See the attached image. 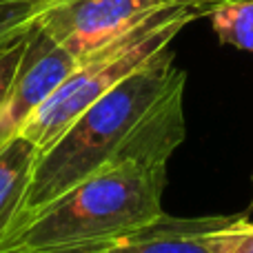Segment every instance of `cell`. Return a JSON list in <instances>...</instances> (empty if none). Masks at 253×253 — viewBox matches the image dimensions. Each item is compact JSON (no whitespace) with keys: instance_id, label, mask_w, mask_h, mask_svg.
I'll return each instance as SVG.
<instances>
[{"instance_id":"obj_2","label":"cell","mask_w":253,"mask_h":253,"mask_svg":"<svg viewBox=\"0 0 253 253\" xmlns=\"http://www.w3.org/2000/svg\"><path fill=\"white\" fill-rule=\"evenodd\" d=\"M165 160L105 165L13 227L0 253H76L129 236L165 215Z\"/></svg>"},{"instance_id":"obj_1","label":"cell","mask_w":253,"mask_h":253,"mask_svg":"<svg viewBox=\"0 0 253 253\" xmlns=\"http://www.w3.org/2000/svg\"><path fill=\"white\" fill-rule=\"evenodd\" d=\"M184 84L187 74L167 47L83 111L36 158L4 236L105 165L123 160L169 162L187 138Z\"/></svg>"},{"instance_id":"obj_12","label":"cell","mask_w":253,"mask_h":253,"mask_svg":"<svg viewBox=\"0 0 253 253\" xmlns=\"http://www.w3.org/2000/svg\"><path fill=\"white\" fill-rule=\"evenodd\" d=\"M227 253H253V222L242 215L240 224H238L236 238H233L231 247Z\"/></svg>"},{"instance_id":"obj_8","label":"cell","mask_w":253,"mask_h":253,"mask_svg":"<svg viewBox=\"0 0 253 253\" xmlns=\"http://www.w3.org/2000/svg\"><path fill=\"white\" fill-rule=\"evenodd\" d=\"M209 16L220 42L253 53V0L224 4Z\"/></svg>"},{"instance_id":"obj_11","label":"cell","mask_w":253,"mask_h":253,"mask_svg":"<svg viewBox=\"0 0 253 253\" xmlns=\"http://www.w3.org/2000/svg\"><path fill=\"white\" fill-rule=\"evenodd\" d=\"M162 4H178V7H187L191 11H196L198 16H209L211 11H215L218 7H224V4L231 2H249V0H160Z\"/></svg>"},{"instance_id":"obj_9","label":"cell","mask_w":253,"mask_h":253,"mask_svg":"<svg viewBox=\"0 0 253 253\" xmlns=\"http://www.w3.org/2000/svg\"><path fill=\"white\" fill-rule=\"evenodd\" d=\"M58 0H0V51L27 34Z\"/></svg>"},{"instance_id":"obj_10","label":"cell","mask_w":253,"mask_h":253,"mask_svg":"<svg viewBox=\"0 0 253 253\" xmlns=\"http://www.w3.org/2000/svg\"><path fill=\"white\" fill-rule=\"evenodd\" d=\"M27 36H29V31H27L22 38H18L16 42H11L9 47H4L2 51H0V102H2L4 93H7L9 84H11L13 74H16L18 65H20V58L27 47Z\"/></svg>"},{"instance_id":"obj_7","label":"cell","mask_w":253,"mask_h":253,"mask_svg":"<svg viewBox=\"0 0 253 253\" xmlns=\"http://www.w3.org/2000/svg\"><path fill=\"white\" fill-rule=\"evenodd\" d=\"M36 158L38 153L34 144H29L22 135L11 138L0 149V240L16 215Z\"/></svg>"},{"instance_id":"obj_4","label":"cell","mask_w":253,"mask_h":253,"mask_svg":"<svg viewBox=\"0 0 253 253\" xmlns=\"http://www.w3.org/2000/svg\"><path fill=\"white\" fill-rule=\"evenodd\" d=\"M162 7L160 0H58L40 18V27L80 60L123 38Z\"/></svg>"},{"instance_id":"obj_3","label":"cell","mask_w":253,"mask_h":253,"mask_svg":"<svg viewBox=\"0 0 253 253\" xmlns=\"http://www.w3.org/2000/svg\"><path fill=\"white\" fill-rule=\"evenodd\" d=\"M196 18L198 13L187 7L165 4L123 38L80 58L74 74L27 120L20 135L34 144L38 156L44 153L83 111L129 78L158 51L171 47V40Z\"/></svg>"},{"instance_id":"obj_6","label":"cell","mask_w":253,"mask_h":253,"mask_svg":"<svg viewBox=\"0 0 253 253\" xmlns=\"http://www.w3.org/2000/svg\"><path fill=\"white\" fill-rule=\"evenodd\" d=\"M242 215L180 218L165 213L156 222L76 253H227Z\"/></svg>"},{"instance_id":"obj_5","label":"cell","mask_w":253,"mask_h":253,"mask_svg":"<svg viewBox=\"0 0 253 253\" xmlns=\"http://www.w3.org/2000/svg\"><path fill=\"white\" fill-rule=\"evenodd\" d=\"M76 67L78 58L60 47L40 22L31 27L20 65L0 102V149L20 135L27 120L74 74Z\"/></svg>"}]
</instances>
